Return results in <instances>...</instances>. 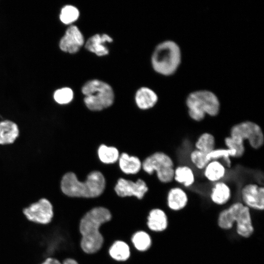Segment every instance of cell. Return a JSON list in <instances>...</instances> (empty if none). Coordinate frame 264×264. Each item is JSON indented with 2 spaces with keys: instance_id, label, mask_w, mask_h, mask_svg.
<instances>
[{
  "instance_id": "cell-1",
  "label": "cell",
  "mask_w": 264,
  "mask_h": 264,
  "mask_svg": "<svg viewBox=\"0 0 264 264\" xmlns=\"http://www.w3.org/2000/svg\"><path fill=\"white\" fill-rule=\"evenodd\" d=\"M111 219L110 211L103 207L93 208L82 217L79 228L82 236L81 247L84 252L93 254L101 249L104 238L100 232V228Z\"/></svg>"
},
{
  "instance_id": "cell-2",
  "label": "cell",
  "mask_w": 264,
  "mask_h": 264,
  "mask_svg": "<svg viewBox=\"0 0 264 264\" xmlns=\"http://www.w3.org/2000/svg\"><path fill=\"white\" fill-rule=\"evenodd\" d=\"M106 181L99 171L90 172L85 181H80L72 172L66 173L62 177V192L71 198H93L100 196L105 188Z\"/></svg>"
},
{
  "instance_id": "cell-3",
  "label": "cell",
  "mask_w": 264,
  "mask_h": 264,
  "mask_svg": "<svg viewBox=\"0 0 264 264\" xmlns=\"http://www.w3.org/2000/svg\"><path fill=\"white\" fill-rule=\"evenodd\" d=\"M235 222L239 235L247 238L253 234L254 229L250 209L240 201L233 203L221 211L218 217V225L223 230L231 229Z\"/></svg>"
},
{
  "instance_id": "cell-4",
  "label": "cell",
  "mask_w": 264,
  "mask_h": 264,
  "mask_svg": "<svg viewBox=\"0 0 264 264\" xmlns=\"http://www.w3.org/2000/svg\"><path fill=\"white\" fill-rule=\"evenodd\" d=\"M185 104L189 117L196 122L202 121L206 115L217 116L220 110V104L217 96L207 90L190 93L186 99Z\"/></svg>"
},
{
  "instance_id": "cell-5",
  "label": "cell",
  "mask_w": 264,
  "mask_h": 264,
  "mask_svg": "<svg viewBox=\"0 0 264 264\" xmlns=\"http://www.w3.org/2000/svg\"><path fill=\"white\" fill-rule=\"evenodd\" d=\"M181 60L178 45L173 41H165L158 44L152 56L154 69L158 73L170 76L177 70Z\"/></svg>"
},
{
  "instance_id": "cell-6",
  "label": "cell",
  "mask_w": 264,
  "mask_h": 264,
  "mask_svg": "<svg viewBox=\"0 0 264 264\" xmlns=\"http://www.w3.org/2000/svg\"><path fill=\"white\" fill-rule=\"evenodd\" d=\"M84 103L92 111H100L113 103L114 95L111 86L102 81L93 79L87 81L82 88Z\"/></svg>"
},
{
  "instance_id": "cell-7",
  "label": "cell",
  "mask_w": 264,
  "mask_h": 264,
  "mask_svg": "<svg viewBox=\"0 0 264 264\" xmlns=\"http://www.w3.org/2000/svg\"><path fill=\"white\" fill-rule=\"evenodd\" d=\"M142 166L149 175L155 172L157 178L162 183H169L174 180L175 164L171 157L165 153L153 154L144 160Z\"/></svg>"
},
{
  "instance_id": "cell-8",
  "label": "cell",
  "mask_w": 264,
  "mask_h": 264,
  "mask_svg": "<svg viewBox=\"0 0 264 264\" xmlns=\"http://www.w3.org/2000/svg\"><path fill=\"white\" fill-rule=\"evenodd\" d=\"M22 212L28 221L42 226L50 224L55 216L54 206L46 198H41L30 203L23 207Z\"/></svg>"
},
{
  "instance_id": "cell-9",
  "label": "cell",
  "mask_w": 264,
  "mask_h": 264,
  "mask_svg": "<svg viewBox=\"0 0 264 264\" xmlns=\"http://www.w3.org/2000/svg\"><path fill=\"white\" fill-rule=\"evenodd\" d=\"M230 137L238 139L243 142L247 141L253 149L261 148L264 143V135L262 128L256 123L244 121L237 123L230 128Z\"/></svg>"
},
{
  "instance_id": "cell-10",
  "label": "cell",
  "mask_w": 264,
  "mask_h": 264,
  "mask_svg": "<svg viewBox=\"0 0 264 264\" xmlns=\"http://www.w3.org/2000/svg\"><path fill=\"white\" fill-rule=\"evenodd\" d=\"M242 203L248 207L258 211L264 209V188L256 182L244 184L240 190Z\"/></svg>"
},
{
  "instance_id": "cell-11",
  "label": "cell",
  "mask_w": 264,
  "mask_h": 264,
  "mask_svg": "<svg viewBox=\"0 0 264 264\" xmlns=\"http://www.w3.org/2000/svg\"><path fill=\"white\" fill-rule=\"evenodd\" d=\"M114 190L119 197L134 196L138 199H142L148 191V187L142 179H138L135 182L120 178L118 180Z\"/></svg>"
},
{
  "instance_id": "cell-12",
  "label": "cell",
  "mask_w": 264,
  "mask_h": 264,
  "mask_svg": "<svg viewBox=\"0 0 264 264\" xmlns=\"http://www.w3.org/2000/svg\"><path fill=\"white\" fill-rule=\"evenodd\" d=\"M85 43L84 36L76 25H70L59 43L60 48L71 54L78 52Z\"/></svg>"
},
{
  "instance_id": "cell-13",
  "label": "cell",
  "mask_w": 264,
  "mask_h": 264,
  "mask_svg": "<svg viewBox=\"0 0 264 264\" xmlns=\"http://www.w3.org/2000/svg\"><path fill=\"white\" fill-rule=\"evenodd\" d=\"M112 38L106 34H96L90 37L86 42L85 48L89 51L98 56H103L109 54V49L105 45L106 42L111 43Z\"/></svg>"
},
{
  "instance_id": "cell-14",
  "label": "cell",
  "mask_w": 264,
  "mask_h": 264,
  "mask_svg": "<svg viewBox=\"0 0 264 264\" xmlns=\"http://www.w3.org/2000/svg\"><path fill=\"white\" fill-rule=\"evenodd\" d=\"M188 202V197L186 192L181 187L175 186L168 191L167 203L168 207L174 211L184 209Z\"/></svg>"
},
{
  "instance_id": "cell-15",
  "label": "cell",
  "mask_w": 264,
  "mask_h": 264,
  "mask_svg": "<svg viewBox=\"0 0 264 264\" xmlns=\"http://www.w3.org/2000/svg\"><path fill=\"white\" fill-rule=\"evenodd\" d=\"M231 196V188L226 182L220 181L213 183L210 193V198L212 202L218 205H223L230 200Z\"/></svg>"
},
{
  "instance_id": "cell-16",
  "label": "cell",
  "mask_w": 264,
  "mask_h": 264,
  "mask_svg": "<svg viewBox=\"0 0 264 264\" xmlns=\"http://www.w3.org/2000/svg\"><path fill=\"white\" fill-rule=\"evenodd\" d=\"M202 171L205 178L214 183L221 181L225 176L227 168L221 161L212 160L208 162Z\"/></svg>"
},
{
  "instance_id": "cell-17",
  "label": "cell",
  "mask_w": 264,
  "mask_h": 264,
  "mask_svg": "<svg viewBox=\"0 0 264 264\" xmlns=\"http://www.w3.org/2000/svg\"><path fill=\"white\" fill-rule=\"evenodd\" d=\"M147 225L152 231L161 232L166 229L168 225V217L166 213L159 208H154L150 211L147 218Z\"/></svg>"
},
{
  "instance_id": "cell-18",
  "label": "cell",
  "mask_w": 264,
  "mask_h": 264,
  "mask_svg": "<svg viewBox=\"0 0 264 264\" xmlns=\"http://www.w3.org/2000/svg\"><path fill=\"white\" fill-rule=\"evenodd\" d=\"M135 100L139 108L148 110L155 105L158 101V96L154 90L149 88L143 87L137 90Z\"/></svg>"
},
{
  "instance_id": "cell-19",
  "label": "cell",
  "mask_w": 264,
  "mask_h": 264,
  "mask_svg": "<svg viewBox=\"0 0 264 264\" xmlns=\"http://www.w3.org/2000/svg\"><path fill=\"white\" fill-rule=\"evenodd\" d=\"M174 180L186 188L192 186L196 181L194 170L187 165H180L175 167Z\"/></svg>"
},
{
  "instance_id": "cell-20",
  "label": "cell",
  "mask_w": 264,
  "mask_h": 264,
  "mask_svg": "<svg viewBox=\"0 0 264 264\" xmlns=\"http://www.w3.org/2000/svg\"><path fill=\"white\" fill-rule=\"evenodd\" d=\"M19 134L18 127L14 122L9 120L0 122V144L13 143Z\"/></svg>"
},
{
  "instance_id": "cell-21",
  "label": "cell",
  "mask_w": 264,
  "mask_h": 264,
  "mask_svg": "<svg viewBox=\"0 0 264 264\" xmlns=\"http://www.w3.org/2000/svg\"><path fill=\"white\" fill-rule=\"evenodd\" d=\"M118 159L120 169L126 174H135L141 168L142 163L136 156H130L127 153H123Z\"/></svg>"
},
{
  "instance_id": "cell-22",
  "label": "cell",
  "mask_w": 264,
  "mask_h": 264,
  "mask_svg": "<svg viewBox=\"0 0 264 264\" xmlns=\"http://www.w3.org/2000/svg\"><path fill=\"white\" fill-rule=\"evenodd\" d=\"M236 152L234 150L227 148H215L210 153L206 154V158L209 161L212 160L221 159V161L226 168H230L232 166L231 158H236Z\"/></svg>"
},
{
  "instance_id": "cell-23",
  "label": "cell",
  "mask_w": 264,
  "mask_h": 264,
  "mask_svg": "<svg viewBox=\"0 0 264 264\" xmlns=\"http://www.w3.org/2000/svg\"><path fill=\"white\" fill-rule=\"evenodd\" d=\"M109 254L117 261H125L130 256V249L127 243L122 241H115L109 249Z\"/></svg>"
},
{
  "instance_id": "cell-24",
  "label": "cell",
  "mask_w": 264,
  "mask_h": 264,
  "mask_svg": "<svg viewBox=\"0 0 264 264\" xmlns=\"http://www.w3.org/2000/svg\"><path fill=\"white\" fill-rule=\"evenodd\" d=\"M194 146L195 149L207 154L216 148L215 136L210 132H203L198 137Z\"/></svg>"
},
{
  "instance_id": "cell-25",
  "label": "cell",
  "mask_w": 264,
  "mask_h": 264,
  "mask_svg": "<svg viewBox=\"0 0 264 264\" xmlns=\"http://www.w3.org/2000/svg\"><path fill=\"white\" fill-rule=\"evenodd\" d=\"M98 155L103 163L111 164L114 163L119 159V153L115 147H109L102 144L98 149Z\"/></svg>"
},
{
  "instance_id": "cell-26",
  "label": "cell",
  "mask_w": 264,
  "mask_h": 264,
  "mask_svg": "<svg viewBox=\"0 0 264 264\" xmlns=\"http://www.w3.org/2000/svg\"><path fill=\"white\" fill-rule=\"evenodd\" d=\"M132 242L136 249L140 251L147 250L152 245L150 236L144 231L135 233L132 236Z\"/></svg>"
},
{
  "instance_id": "cell-27",
  "label": "cell",
  "mask_w": 264,
  "mask_h": 264,
  "mask_svg": "<svg viewBox=\"0 0 264 264\" xmlns=\"http://www.w3.org/2000/svg\"><path fill=\"white\" fill-rule=\"evenodd\" d=\"M79 17L78 9L73 5H67L62 9L60 19L63 23L68 24L76 21Z\"/></svg>"
},
{
  "instance_id": "cell-28",
  "label": "cell",
  "mask_w": 264,
  "mask_h": 264,
  "mask_svg": "<svg viewBox=\"0 0 264 264\" xmlns=\"http://www.w3.org/2000/svg\"><path fill=\"white\" fill-rule=\"evenodd\" d=\"M189 159L194 167L198 170H203L209 162L206 154L195 149L190 152Z\"/></svg>"
},
{
  "instance_id": "cell-29",
  "label": "cell",
  "mask_w": 264,
  "mask_h": 264,
  "mask_svg": "<svg viewBox=\"0 0 264 264\" xmlns=\"http://www.w3.org/2000/svg\"><path fill=\"white\" fill-rule=\"evenodd\" d=\"M224 143L226 148L236 151V158H240L244 154L245 148L244 142L243 141L228 136L224 139Z\"/></svg>"
},
{
  "instance_id": "cell-30",
  "label": "cell",
  "mask_w": 264,
  "mask_h": 264,
  "mask_svg": "<svg viewBox=\"0 0 264 264\" xmlns=\"http://www.w3.org/2000/svg\"><path fill=\"white\" fill-rule=\"evenodd\" d=\"M73 98L72 90L67 87L60 88L55 91L54 99L60 104H66L70 102Z\"/></svg>"
},
{
  "instance_id": "cell-31",
  "label": "cell",
  "mask_w": 264,
  "mask_h": 264,
  "mask_svg": "<svg viewBox=\"0 0 264 264\" xmlns=\"http://www.w3.org/2000/svg\"><path fill=\"white\" fill-rule=\"evenodd\" d=\"M39 264H62V261L57 258L49 257L46 258Z\"/></svg>"
},
{
  "instance_id": "cell-32",
  "label": "cell",
  "mask_w": 264,
  "mask_h": 264,
  "mask_svg": "<svg viewBox=\"0 0 264 264\" xmlns=\"http://www.w3.org/2000/svg\"><path fill=\"white\" fill-rule=\"evenodd\" d=\"M62 264H79L76 260L72 258H66L62 261Z\"/></svg>"
}]
</instances>
